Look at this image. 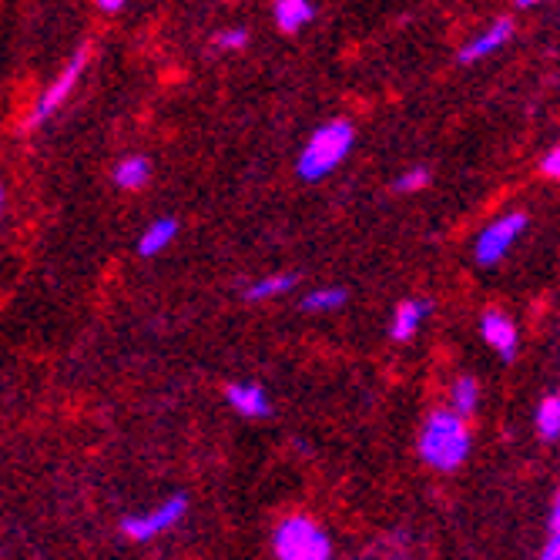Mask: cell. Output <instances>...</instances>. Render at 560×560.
<instances>
[{
    "label": "cell",
    "instance_id": "cell-1",
    "mask_svg": "<svg viewBox=\"0 0 560 560\" xmlns=\"http://www.w3.org/2000/svg\"><path fill=\"white\" fill-rule=\"evenodd\" d=\"M420 456L436 474H453L467 464L470 456V427L450 410H436L420 433Z\"/></svg>",
    "mask_w": 560,
    "mask_h": 560
},
{
    "label": "cell",
    "instance_id": "cell-2",
    "mask_svg": "<svg viewBox=\"0 0 560 560\" xmlns=\"http://www.w3.org/2000/svg\"><path fill=\"white\" fill-rule=\"evenodd\" d=\"M355 144V128L352 121L346 118H336V121H326L319 125L310 141H305L302 148V155L295 162V172L302 182H323L326 175H332L346 159H349V151Z\"/></svg>",
    "mask_w": 560,
    "mask_h": 560
},
{
    "label": "cell",
    "instance_id": "cell-3",
    "mask_svg": "<svg viewBox=\"0 0 560 560\" xmlns=\"http://www.w3.org/2000/svg\"><path fill=\"white\" fill-rule=\"evenodd\" d=\"M276 560H332V537L313 517H285L272 530Z\"/></svg>",
    "mask_w": 560,
    "mask_h": 560
},
{
    "label": "cell",
    "instance_id": "cell-4",
    "mask_svg": "<svg viewBox=\"0 0 560 560\" xmlns=\"http://www.w3.org/2000/svg\"><path fill=\"white\" fill-rule=\"evenodd\" d=\"M88 58H91V50H88V44L84 47H78L74 55H71V61L65 65V71L50 81V88L34 101V108H31V115H27V121H24V131H34V128H40L50 115H55L65 101L71 97V91L78 88V81H81V74H84V68H88Z\"/></svg>",
    "mask_w": 560,
    "mask_h": 560
},
{
    "label": "cell",
    "instance_id": "cell-5",
    "mask_svg": "<svg viewBox=\"0 0 560 560\" xmlns=\"http://www.w3.org/2000/svg\"><path fill=\"white\" fill-rule=\"evenodd\" d=\"M527 212H506L500 215L497 222H490L480 235H477V245H474V256L480 266H497L506 252H511V245L527 232Z\"/></svg>",
    "mask_w": 560,
    "mask_h": 560
},
{
    "label": "cell",
    "instance_id": "cell-6",
    "mask_svg": "<svg viewBox=\"0 0 560 560\" xmlns=\"http://www.w3.org/2000/svg\"><path fill=\"white\" fill-rule=\"evenodd\" d=\"M185 511H188V500H185L182 493H175V497H168L165 503H159L155 511L125 517V521H121V530H125L128 540H141V544H144V540H155V537L168 534V530L185 517Z\"/></svg>",
    "mask_w": 560,
    "mask_h": 560
},
{
    "label": "cell",
    "instance_id": "cell-7",
    "mask_svg": "<svg viewBox=\"0 0 560 560\" xmlns=\"http://www.w3.org/2000/svg\"><path fill=\"white\" fill-rule=\"evenodd\" d=\"M480 336L490 349H497L506 363L517 355V346H521V329L517 323L506 316L503 310H487L483 319H480Z\"/></svg>",
    "mask_w": 560,
    "mask_h": 560
},
{
    "label": "cell",
    "instance_id": "cell-8",
    "mask_svg": "<svg viewBox=\"0 0 560 560\" xmlns=\"http://www.w3.org/2000/svg\"><path fill=\"white\" fill-rule=\"evenodd\" d=\"M514 37V21L511 18H497L487 31H480L474 40H467L464 47H460V65H477V61H483V58H490V55H497V50Z\"/></svg>",
    "mask_w": 560,
    "mask_h": 560
},
{
    "label": "cell",
    "instance_id": "cell-9",
    "mask_svg": "<svg viewBox=\"0 0 560 560\" xmlns=\"http://www.w3.org/2000/svg\"><path fill=\"white\" fill-rule=\"evenodd\" d=\"M225 399H229L232 410L238 417H245V420H266V417H272L269 393L259 383H229L225 386Z\"/></svg>",
    "mask_w": 560,
    "mask_h": 560
},
{
    "label": "cell",
    "instance_id": "cell-10",
    "mask_svg": "<svg viewBox=\"0 0 560 560\" xmlns=\"http://www.w3.org/2000/svg\"><path fill=\"white\" fill-rule=\"evenodd\" d=\"M427 316H430V302H423V299H406V302H399L393 319H389L393 342H410L420 332V326L427 323Z\"/></svg>",
    "mask_w": 560,
    "mask_h": 560
},
{
    "label": "cell",
    "instance_id": "cell-11",
    "mask_svg": "<svg viewBox=\"0 0 560 560\" xmlns=\"http://www.w3.org/2000/svg\"><path fill=\"white\" fill-rule=\"evenodd\" d=\"M272 18H276L279 31L295 34V31H302L305 24L316 18V4H313V0H276Z\"/></svg>",
    "mask_w": 560,
    "mask_h": 560
},
{
    "label": "cell",
    "instance_id": "cell-12",
    "mask_svg": "<svg viewBox=\"0 0 560 560\" xmlns=\"http://www.w3.org/2000/svg\"><path fill=\"white\" fill-rule=\"evenodd\" d=\"M178 235V219H155L138 238V256L141 259H155L159 252H165Z\"/></svg>",
    "mask_w": 560,
    "mask_h": 560
},
{
    "label": "cell",
    "instance_id": "cell-13",
    "mask_svg": "<svg viewBox=\"0 0 560 560\" xmlns=\"http://www.w3.org/2000/svg\"><path fill=\"white\" fill-rule=\"evenodd\" d=\"M151 178V162L144 155H128L115 165V185L125 188V191H138L144 188Z\"/></svg>",
    "mask_w": 560,
    "mask_h": 560
},
{
    "label": "cell",
    "instance_id": "cell-14",
    "mask_svg": "<svg viewBox=\"0 0 560 560\" xmlns=\"http://www.w3.org/2000/svg\"><path fill=\"white\" fill-rule=\"evenodd\" d=\"M450 399H453V410H450V413H456L460 420H470L474 410H477V402H480V386H477V380H474V376H460V380L453 383V389H450Z\"/></svg>",
    "mask_w": 560,
    "mask_h": 560
},
{
    "label": "cell",
    "instance_id": "cell-15",
    "mask_svg": "<svg viewBox=\"0 0 560 560\" xmlns=\"http://www.w3.org/2000/svg\"><path fill=\"white\" fill-rule=\"evenodd\" d=\"M295 282H299V279H295L292 272H276V276H266V279H259V282H252V285L245 289V299H248V302H266V299H276V295L292 292Z\"/></svg>",
    "mask_w": 560,
    "mask_h": 560
},
{
    "label": "cell",
    "instance_id": "cell-16",
    "mask_svg": "<svg viewBox=\"0 0 560 560\" xmlns=\"http://www.w3.org/2000/svg\"><path fill=\"white\" fill-rule=\"evenodd\" d=\"M534 423H537V436L540 440L553 443L560 436V399L553 393L540 399L537 413H534Z\"/></svg>",
    "mask_w": 560,
    "mask_h": 560
},
{
    "label": "cell",
    "instance_id": "cell-17",
    "mask_svg": "<svg viewBox=\"0 0 560 560\" xmlns=\"http://www.w3.org/2000/svg\"><path fill=\"white\" fill-rule=\"evenodd\" d=\"M346 305V289H313L310 295H302L305 313H336Z\"/></svg>",
    "mask_w": 560,
    "mask_h": 560
},
{
    "label": "cell",
    "instance_id": "cell-18",
    "mask_svg": "<svg viewBox=\"0 0 560 560\" xmlns=\"http://www.w3.org/2000/svg\"><path fill=\"white\" fill-rule=\"evenodd\" d=\"M540 560H560V503H550L547 514V544L540 550Z\"/></svg>",
    "mask_w": 560,
    "mask_h": 560
},
{
    "label": "cell",
    "instance_id": "cell-19",
    "mask_svg": "<svg viewBox=\"0 0 560 560\" xmlns=\"http://www.w3.org/2000/svg\"><path fill=\"white\" fill-rule=\"evenodd\" d=\"M427 185H430V168H427V165H417V168L402 172V175L396 178V191H420V188H427Z\"/></svg>",
    "mask_w": 560,
    "mask_h": 560
},
{
    "label": "cell",
    "instance_id": "cell-20",
    "mask_svg": "<svg viewBox=\"0 0 560 560\" xmlns=\"http://www.w3.org/2000/svg\"><path fill=\"white\" fill-rule=\"evenodd\" d=\"M248 44V31L245 27H225L212 37V47L219 50H242Z\"/></svg>",
    "mask_w": 560,
    "mask_h": 560
},
{
    "label": "cell",
    "instance_id": "cell-21",
    "mask_svg": "<svg viewBox=\"0 0 560 560\" xmlns=\"http://www.w3.org/2000/svg\"><path fill=\"white\" fill-rule=\"evenodd\" d=\"M540 172H544L547 178H557V175H560V148H550L547 155L540 159Z\"/></svg>",
    "mask_w": 560,
    "mask_h": 560
},
{
    "label": "cell",
    "instance_id": "cell-22",
    "mask_svg": "<svg viewBox=\"0 0 560 560\" xmlns=\"http://www.w3.org/2000/svg\"><path fill=\"white\" fill-rule=\"evenodd\" d=\"M97 11H105V14H121V11H125V0H97Z\"/></svg>",
    "mask_w": 560,
    "mask_h": 560
},
{
    "label": "cell",
    "instance_id": "cell-23",
    "mask_svg": "<svg viewBox=\"0 0 560 560\" xmlns=\"http://www.w3.org/2000/svg\"><path fill=\"white\" fill-rule=\"evenodd\" d=\"M0 215H4V188H0Z\"/></svg>",
    "mask_w": 560,
    "mask_h": 560
}]
</instances>
